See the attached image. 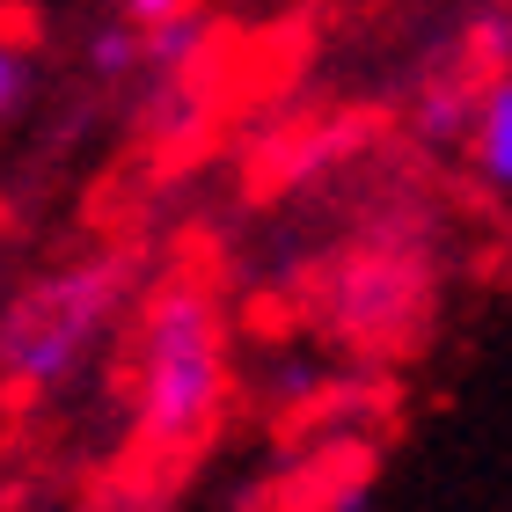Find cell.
<instances>
[{"label":"cell","mask_w":512,"mask_h":512,"mask_svg":"<svg viewBox=\"0 0 512 512\" xmlns=\"http://www.w3.org/2000/svg\"><path fill=\"white\" fill-rule=\"evenodd\" d=\"M132 286L125 256H88V264L52 271L0 315V374L22 395H52L88 366V352L110 337V315Z\"/></svg>","instance_id":"cell-1"},{"label":"cell","mask_w":512,"mask_h":512,"mask_svg":"<svg viewBox=\"0 0 512 512\" xmlns=\"http://www.w3.org/2000/svg\"><path fill=\"white\" fill-rule=\"evenodd\" d=\"M227 410V337L220 308L198 286H169L147 315V359H139V425L161 447H191Z\"/></svg>","instance_id":"cell-2"},{"label":"cell","mask_w":512,"mask_h":512,"mask_svg":"<svg viewBox=\"0 0 512 512\" xmlns=\"http://www.w3.org/2000/svg\"><path fill=\"white\" fill-rule=\"evenodd\" d=\"M344 278L359 293H337V330H352V337H388L403 322V308H417V271L388 264V256H366Z\"/></svg>","instance_id":"cell-3"},{"label":"cell","mask_w":512,"mask_h":512,"mask_svg":"<svg viewBox=\"0 0 512 512\" xmlns=\"http://www.w3.org/2000/svg\"><path fill=\"white\" fill-rule=\"evenodd\" d=\"M469 169L483 191H505L512 198V66H498L491 81L476 88V118H469Z\"/></svg>","instance_id":"cell-4"},{"label":"cell","mask_w":512,"mask_h":512,"mask_svg":"<svg viewBox=\"0 0 512 512\" xmlns=\"http://www.w3.org/2000/svg\"><path fill=\"white\" fill-rule=\"evenodd\" d=\"M469 118H476L469 81H432V88H417V103H410V125H417V139H432V147H461Z\"/></svg>","instance_id":"cell-5"},{"label":"cell","mask_w":512,"mask_h":512,"mask_svg":"<svg viewBox=\"0 0 512 512\" xmlns=\"http://www.w3.org/2000/svg\"><path fill=\"white\" fill-rule=\"evenodd\" d=\"M139 37H147V66H169V74H176V66H191L205 52V37H213V30H205L198 8H183L169 22H154V30H139Z\"/></svg>","instance_id":"cell-6"},{"label":"cell","mask_w":512,"mask_h":512,"mask_svg":"<svg viewBox=\"0 0 512 512\" xmlns=\"http://www.w3.org/2000/svg\"><path fill=\"white\" fill-rule=\"evenodd\" d=\"M139 59H147V37H139L125 15L110 22V30H96V37H88V74H103V81H125Z\"/></svg>","instance_id":"cell-7"},{"label":"cell","mask_w":512,"mask_h":512,"mask_svg":"<svg viewBox=\"0 0 512 512\" xmlns=\"http://www.w3.org/2000/svg\"><path fill=\"white\" fill-rule=\"evenodd\" d=\"M22 88H30V66H22V52L8 37H0V118H8V110L22 103Z\"/></svg>","instance_id":"cell-8"},{"label":"cell","mask_w":512,"mask_h":512,"mask_svg":"<svg viewBox=\"0 0 512 512\" xmlns=\"http://www.w3.org/2000/svg\"><path fill=\"white\" fill-rule=\"evenodd\" d=\"M505 52H512V22H505V15H491V22L476 30V59L498 74V66H505Z\"/></svg>","instance_id":"cell-9"},{"label":"cell","mask_w":512,"mask_h":512,"mask_svg":"<svg viewBox=\"0 0 512 512\" xmlns=\"http://www.w3.org/2000/svg\"><path fill=\"white\" fill-rule=\"evenodd\" d=\"M183 8H191V0H118V15L132 22V30H154V22H169Z\"/></svg>","instance_id":"cell-10"},{"label":"cell","mask_w":512,"mask_h":512,"mask_svg":"<svg viewBox=\"0 0 512 512\" xmlns=\"http://www.w3.org/2000/svg\"><path fill=\"white\" fill-rule=\"evenodd\" d=\"M366 505H374V469L359 461V469H352V483H344V491H337L330 505H322V512H366Z\"/></svg>","instance_id":"cell-11"}]
</instances>
